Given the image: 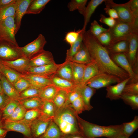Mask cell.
<instances>
[{"label": "cell", "mask_w": 138, "mask_h": 138, "mask_svg": "<svg viewBox=\"0 0 138 138\" xmlns=\"http://www.w3.org/2000/svg\"><path fill=\"white\" fill-rule=\"evenodd\" d=\"M2 63L22 74H25L30 67L29 60L21 57L12 60H2Z\"/></svg>", "instance_id": "cell-16"}, {"label": "cell", "mask_w": 138, "mask_h": 138, "mask_svg": "<svg viewBox=\"0 0 138 138\" xmlns=\"http://www.w3.org/2000/svg\"><path fill=\"white\" fill-rule=\"evenodd\" d=\"M57 76L73 82L72 71L70 61L59 64L55 74Z\"/></svg>", "instance_id": "cell-27"}, {"label": "cell", "mask_w": 138, "mask_h": 138, "mask_svg": "<svg viewBox=\"0 0 138 138\" xmlns=\"http://www.w3.org/2000/svg\"><path fill=\"white\" fill-rule=\"evenodd\" d=\"M2 60L0 58V71L2 65Z\"/></svg>", "instance_id": "cell-61"}, {"label": "cell", "mask_w": 138, "mask_h": 138, "mask_svg": "<svg viewBox=\"0 0 138 138\" xmlns=\"http://www.w3.org/2000/svg\"><path fill=\"white\" fill-rule=\"evenodd\" d=\"M50 1V0H32L27 9L26 14L39 13Z\"/></svg>", "instance_id": "cell-33"}, {"label": "cell", "mask_w": 138, "mask_h": 138, "mask_svg": "<svg viewBox=\"0 0 138 138\" xmlns=\"http://www.w3.org/2000/svg\"><path fill=\"white\" fill-rule=\"evenodd\" d=\"M0 79L3 92L11 99L19 101L20 99L19 94L16 90L13 85L1 73Z\"/></svg>", "instance_id": "cell-21"}, {"label": "cell", "mask_w": 138, "mask_h": 138, "mask_svg": "<svg viewBox=\"0 0 138 138\" xmlns=\"http://www.w3.org/2000/svg\"><path fill=\"white\" fill-rule=\"evenodd\" d=\"M78 88L85 110H91L93 107L90 104V100L96 93V89L86 85L78 86Z\"/></svg>", "instance_id": "cell-20"}, {"label": "cell", "mask_w": 138, "mask_h": 138, "mask_svg": "<svg viewBox=\"0 0 138 138\" xmlns=\"http://www.w3.org/2000/svg\"><path fill=\"white\" fill-rule=\"evenodd\" d=\"M22 57L19 47L6 41L0 40V58L12 60Z\"/></svg>", "instance_id": "cell-11"}, {"label": "cell", "mask_w": 138, "mask_h": 138, "mask_svg": "<svg viewBox=\"0 0 138 138\" xmlns=\"http://www.w3.org/2000/svg\"><path fill=\"white\" fill-rule=\"evenodd\" d=\"M77 114L68 102L57 111L53 120L63 134H80Z\"/></svg>", "instance_id": "cell-3"}, {"label": "cell", "mask_w": 138, "mask_h": 138, "mask_svg": "<svg viewBox=\"0 0 138 138\" xmlns=\"http://www.w3.org/2000/svg\"><path fill=\"white\" fill-rule=\"evenodd\" d=\"M83 30L82 28L77 31L69 32L66 34L64 40L71 46L76 41L80 34Z\"/></svg>", "instance_id": "cell-49"}, {"label": "cell", "mask_w": 138, "mask_h": 138, "mask_svg": "<svg viewBox=\"0 0 138 138\" xmlns=\"http://www.w3.org/2000/svg\"><path fill=\"white\" fill-rule=\"evenodd\" d=\"M130 9L134 16L138 17V0H130L128 2Z\"/></svg>", "instance_id": "cell-52"}, {"label": "cell", "mask_w": 138, "mask_h": 138, "mask_svg": "<svg viewBox=\"0 0 138 138\" xmlns=\"http://www.w3.org/2000/svg\"><path fill=\"white\" fill-rule=\"evenodd\" d=\"M105 0H91L88 3L83 16L84 17V22L82 29L86 31V26L89 22L91 17L97 7Z\"/></svg>", "instance_id": "cell-26"}, {"label": "cell", "mask_w": 138, "mask_h": 138, "mask_svg": "<svg viewBox=\"0 0 138 138\" xmlns=\"http://www.w3.org/2000/svg\"><path fill=\"white\" fill-rule=\"evenodd\" d=\"M62 138H84L80 134H63Z\"/></svg>", "instance_id": "cell-55"}, {"label": "cell", "mask_w": 138, "mask_h": 138, "mask_svg": "<svg viewBox=\"0 0 138 138\" xmlns=\"http://www.w3.org/2000/svg\"><path fill=\"white\" fill-rule=\"evenodd\" d=\"M67 99L69 105L77 114L85 111L78 86H76L68 91Z\"/></svg>", "instance_id": "cell-14"}, {"label": "cell", "mask_w": 138, "mask_h": 138, "mask_svg": "<svg viewBox=\"0 0 138 138\" xmlns=\"http://www.w3.org/2000/svg\"><path fill=\"white\" fill-rule=\"evenodd\" d=\"M18 101L27 110L41 108L44 102L39 96L21 99Z\"/></svg>", "instance_id": "cell-28"}, {"label": "cell", "mask_w": 138, "mask_h": 138, "mask_svg": "<svg viewBox=\"0 0 138 138\" xmlns=\"http://www.w3.org/2000/svg\"><path fill=\"white\" fill-rule=\"evenodd\" d=\"M109 53L111 58L114 62L128 74L130 78L129 81L130 83L138 82V74L133 70L125 54Z\"/></svg>", "instance_id": "cell-8"}, {"label": "cell", "mask_w": 138, "mask_h": 138, "mask_svg": "<svg viewBox=\"0 0 138 138\" xmlns=\"http://www.w3.org/2000/svg\"><path fill=\"white\" fill-rule=\"evenodd\" d=\"M129 77L114 85H109L106 87V98L110 100H117L120 99V96L126 84L130 81Z\"/></svg>", "instance_id": "cell-19"}, {"label": "cell", "mask_w": 138, "mask_h": 138, "mask_svg": "<svg viewBox=\"0 0 138 138\" xmlns=\"http://www.w3.org/2000/svg\"><path fill=\"white\" fill-rule=\"evenodd\" d=\"M103 73L94 61L86 65L82 85L85 84L89 79L98 74ZM104 73V72H103Z\"/></svg>", "instance_id": "cell-24"}, {"label": "cell", "mask_w": 138, "mask_h": 138, "mask_svg": "<svg viewBox=\"0 0 138 138\" xmlns=\"http://www.w3.org/2000/svg\"><path fill=\"white\" fill-rule=\"evenodd\" d=\"M93 61L87 49L83 42L80 49L70 61L86 65Z\"/></svg>", "instance_id": "cell-23"}, {"label": "cell", "mask_w": 138, "mask_h": 138, "mask_svg": "<svg viewBox=\"0 0 138 138\" xmlns=\"http://www.w3.org/2000/svg\"><path fill=\"white\" fill-rule=\"evenodd\" d=\"M108 29L104 28L98 22L94 20L91 23L89 29L88 31L92 35L97 37L102 33L107 31Z\"/></svg>", "instance_id": "cell-47"}, {"label": "cell", "mask_w": 138, "mask_h": 138, "mask_svg": "<svg viewBox=\"0 0 138 138\" xmlns=\"http://www.w3.org/2000/svg\"><path fill=\"white\" fill-rule=\"evenodd\" d=\"M83 42L93 60L105 73L115 76L123 80L129 77L124 70L113 61L106 48L102 45L97 38L88 31L83 33Z\"/></svg>", "instance_id": "cell-1"}, {"label": "cell", "mask_w": 138, "mask_h": 138, "mask_svg": "<svg viewBox=\"0 0 138 138\" xmlns=\"http://www.w3.org/2000/svg\"><path fill=\"white\" fill-rule=\"evenodd\" d=\"M41 108L27 110L23 119L31 124L42 114Z\"/></svg>", "instance_id": "cell-44"}, {"label": "cell", "mask_w": 138, "mask_h": 138, "mask_svg": "<svg viewBox=\"0 0 138 138\" xmlns=\"http://www.w3.org/2000/svg\"><path fill=\"white\" fill-rule=\"evenodd\" d=\"M15 30L14 16L0 21V40L8 41L18 46L15 37Z\"/></svg>", "instance_id": "cell-7"}, {"label": "cell", "mask_w": 138, "mask_h": 138, "mask_svg": "<svg viewBox=\"0 0 138 138\" xmlns=\"http://www.w3.org/2000/svg\"><path fill=\"white\" fill-rule=\"evenodd\" d=\"M3 122L2 120V115L1 111L0 110V127L2 128Z\"/></svg>", "instance_id": "cell-58"}, {"label": "cell", "mask_w": 138, "mask_h": 138, "mask_svg": "<svg viewBox=\"0 0 138 138\" xmlns=\"http://www.w3.org/2000/svg\"><path fill=\"white\" fill-rule=\"evenodd\" d=\"M129 45V41L122 40L106 48L109 53L126 54L128 50Z\"/></svg>", "instance_id": "cell-34"}, {"label": "cell", "mask_w": 138, "mask_h": 138, "mask_svg": "<svg viewBox=\"0 0 138 138\" xmlns=\"http://www.w3.org/2000/svg\"><path fill=\"white\" fill-rule=\"evenodd\" d=\"M68 91L60 89L57 92L52 101L57 111L63 107L68 102Z\"/></svg>", "instance_id": "cell-35"}, {"label": "cell", "mask_w": 138, "mask_h": 138, "mask_svg": "<svg viewBox=\"0 0 138 138\" xmlns=\"http://www.w3.org/2000/svg\"><path fill=\"white\" fill-rule=\"evenodd\" d=\"M19 104L18 100H11L6 106L1 111L3 122L10 117Z\"/></svg>", "instance_id": "cell-41"}, {"label": "cell", "mask_w": 138, "mask_h": 138, "mask_svg": "<svg viewBox=\"0 0 138 138\" xmlns=\"http://www.w3.org/2000/svg\"><path fill=\"white\" fill-rule=\"evenodd\" d=\"M59 65L55 63L40 66L30 67L25 74L52 77L55 74Z\"/></svg>", "instance_id": "cell-15"}, {"label": "cell", "mask_w": 138, "mask_h": 138, "mask_svg": "<svg viewBox=\"0 0 138 138\" xmlns=\"http://www.w3.org/2000/svg\"><path fill=\"white\" fill-rule=\"evenodd\" d=\"M0 72L12 84L21 77V74L3 64Z\"/></svg>", "instance_id": "cell-31"}, {"label": "cell", "mask_w": 138, "mask_h": 138, "mask_svg": "<svg viewBox=\"0 0 138 138\" xmlns=\"http://www.w3.org/2000/svg\"><path fill=\"white\" fill-rule=\"evenodd\" d=\"M99 20L100 22L104 24L109 27V28L113 27L115 25L116 20L110 17H107L102 14L100 15Z\"/></svg>", "instance_id": "cell-51"}, {"label": "cell", "mask_w": 138, "mask_h": 138, "mask_svg": "<svg viewBox=\"0 0 138 138\" xmlns=\"http://www.w3.org/2000/svg\"><path fill=\"white\" fill-rule=\"evenodd\" d=\"M42 88H39L33 86H30L19 94L20 99L38 96Z\"/></svg>", "instance_id": "cell-46"}, {"label": "cell", "mask_w": 138, "mask_h": 138, "mask_svg": "<svg viewBox=\"0 0 138 138\" xmlns=\"http://www.w3.org/2000/svg\"><path fill=\"white\" fill-rule=\"evenodd\" d=\"M118 138H129V137L122 133H121L118 136Z\"/></svg>", "instance_id": "cell-59"}, {"label": "cell", "mask_w": 138, "mask_h": 138, "mask_svg": "<svg viewBox=\"0 0 138 138\" xmlns=\"http://www.w3.org/2000/svg\"><path fill=\"white\" fill-rule=\"evenodd\" d=\"M116 20L115 25L108 28L112 39L110 45L120 41H129L133 33H138V29L133 24L122 21L118 19Z\"/></svg>", "instance_id": "cell-4"}, {"label": "cell", "mask_w": 138, "mask_h": 138, "mask_svg": "<svg viewBox=\"0 0 138 138\" xmlns=\"http://www.w3.org/2000/svg\"><path fill=\"white\" fill-rule=\"evenodd\" d=\"M31 124L23 119L17 121H5L2 128L8 132L12 131L21 133L24 138H32Z\"/></svg>", "instance_id": "cell-10"}, {"label": "cell", "mask_w": 138, "mask_h": 138, "mask_svg": "<svg viewBox=\"0 0 138 138\" xmlns=\"http://www.w3.org/2000/svg\"><path fill=\"white\" fill-rule=\"evenodd\" d=\"M8 132L2 128L0 127V138H4L6 136Z\"/></svg>", "instance_id": "cell-57"}, {"label": "cell", "mask_w": 138, "mask_h": 138, "mask_svg": "<svg viewBox=\"0 0 138 138\" xmlns=\"http://www.w3.org/2000/svg\"><path fill=\"white\" fill-rule=\"evenodd\" d=\"M3 93V91H2V88L1 85V81H0V93Z\"/></svg>", "instance_id": "cell-60"}, {"label": "cell", "mask_w": 138, "mask_h": 138, "mask_svg": "<svg viewBox=\"0 0 138 138\" xmlns=\"http://www.w3.org/2000/svg\"><path fill=\"white\" fill-rule=\"evenodd\" d=\"M104 10L106 14L109 15L110 17L115 20L118 19L119 17L117 13L116 10L113 8L106 6Z\"/></svg>", "instance_id": "cell-54"}, {"label": "cell", "mask_w": 138, "mask_h": 138, "mask_svg": "<svg viewBox=\"0 0 138 138\" xmlns=\"http://www.w3.org/2000/svg\"><path fill=\"white\" fill-rule=\"evenodd\" d=\"M122 93L129 95H138V82L127 83Z\"/></svg>", "instance_id": "cell-50"}, {"label": "cell", "mask_w": 138, "mask_h": 138, "mask_svg": "<svg viewBox=\"0 0 138 138\" xmlns=\"http://www.w3.org/2000/svg\"><path fill=\"white\" fill-rule=\"evenodd\" d=\"M77 117L80 133L84 138H118L122 133V124L101 126L87 121L80 117L78 114Z\"/></svg>", "instance_id": "cell-2"}, {"label": "cell", "mask_w": 138, "mask_h": 138, "mask_svg": "<svg viewBox=\"0 0 138 138\" xmlns=\"http://www.w3.org/2000/svg\"><path fill=\"white\" fill-rule=\"evenodd\" d=\"M46 43L44 36L39 34L33 41L24 47H19L22 57L31 59L44 50V47Z\"/></svg>", "instance_id": "cell-6"}, {"label": "cell", "mask_w": 138, "mask_h": 138, "mask_svg": "<svg viewBox=\"0 0 138 138\" xmlns=\"http://www.w3.org/2000/svg\"><path fill=\"white\" fill-rule=\"evenodd\" d=\"M53 119L42 114L31 124L32 138H39L45 132Z\"/></svg>", "instance_id": "cell-13"}, {"label": "cell", "mask_w": 138, "mask_h": 138, "mask_svg": "<svg viewBox=\"0 0 138 138\" xmlns=\"http://www.w3.org/2000/svg\"><path fill=\"white\" fill-rule=\"evenodd\" d=\"M16 0H0V8L15 2Z\"/></svg>", "instance_id": "cell-56"}, {"label": "cell", "mask_w": 138, "mask_h": 138, "mask_svg": "<svg viewBox=\"0 0 138 138\" xmlns=\"http://www.w3.org/2000/svg\"><path fill=\"white\" fill-rule=\"evenodd\" d=\"M16 1L0 8V21L8 17L14 16L17 6Z\"/></svg>", "instance_id": "cell-39"}, {"label": "cell", "mask_w": 138, "mask_h": 138, "mask_svg": "<svg viewBox=\"0 0 138 138\" xmlns=\"http://www.w3.org/2000/svg\"><path fill=\"white\" fill-rule=\"evenodd\" d=\"M70 62L72 68L73 82L76 86L82 85L86 65Z\"/></svg>", "instance_id": "cell-25"}, {"label": "cell", "mask_w": 138, "mask_h": 138, "mask_svg": "<svg viewBox=\"0 0 138 138\" xmlns=\"http://www.w3.org/2000/svg\"><path fill=\"white\" fill-rule=\"evenodd\" d=\"M96 38L102 45L106 48L109 47L111 45V37L108 30L102 33Z\"/></svg>", "instance_id": "cell-48"}, {"label": "cell", "mask_w": 138, "mask_h": 138, "mask_svg": "<svg viewBox=\"0 0 138 138\" xmlns=\"http://www.w3.org/2000/svg\"><path fill=\"white\" fill-rule=\"evenodd\" d=\"M13 85L16 90L19 94L28 88L32 86L28 80L22 76Z\"/></svg>", "instance_id": "cell-45"}, {"label": "cell", "mask_w": 138, "mask_h": 138, "mask_svg": "<svg viewBox=\"0 0 138 138\" xmlns=\"http://www.w3.org/2000/svg\"><path fill=\"white\" fill-rule=\"evenodd\" d=\"M87 1V0H71L68 4V8L71 12L78 10L83 15Z\"/></svg>", "instance_id": "cell-40"}, {"label": "cell", "mask_w": 138, "mask_h": 138, "mask_svg": "<svg viewBox=\"0 0 138 138\" xmlns=\"http://www.w3.org/2000/svg\"><path fill=\"white\" fill-rule=\"evenodd\" d=\"M59 89L53 84L49 85L41 89L38 96L44 101H52Z\"/></svg>", "instance_id": "cell-29"}, {"label": "cell", "mask_w": 138, "mask_h": 138, "mask_svg": "<svg viewBox=\"0 0 138 138\" xmlns=\"http://www.w3.org/2000/svg\"><path fill=\"white\" fill-rule=\"evenodd\" d=\"M55 63L52 53L44 50L29 60L30 67H35Z\"/></svg>", "instance_id": "cell-18"}, {"label": "cell", "mask_w": 138, "mask_h": 138, "mask_svg": "<svg viewBox=\"0 0 138 138\" xmlns=\"http://www.w3.org/2000/svg\"><path fill=\"white\" fill-rule=\"evenodd\" d=\"M26 111L27 110L20 103L12 115L5 121H17L22 120Z\"/></svg>", "instance_id": "cell-42"}, {"label": "cell", "mask_w": 138, "mask_h": 138, "mask_svg": "<svg viewBox=\"0 0 138 138\" xmlns=\"http://www.w3.org/2000/svg\"><path fill=\"white\" fill-rule=\"evenodd\" d=\"M51 80L52 84L60 89L68 91L76 86L73 82L58 77L55 74L52 77Z\"/></svg>", "instance_id": "cell-32"}, {"label": "cell", "mask_w": 138, "mask_h": 138, "mask_svg": "<svg viewBox=\"0 0 138 138\" xmlns=\"http://www.w3.org/2000/svg\"><path fill=\"white\" fill-rule=\"evenodd\" d=\"M122 133L129 137L138 128V116H135L131 122L122 124Z\"/></svg>", "instance_id": "cell-37"}, {"label": "cell", "mask_w": 138, "mask_h": 138, "mask_svg": "<svg viewBox=\"0 0 138 138\" xmlns=\"http://www.w3.org/2000/svg\"><path fill=\"white\" fill-rule=\"evenodd\" d=\"M105 6L115 9L118 15L119 20L133 24H138V17L134 16L130 8L128 2L118 4L112 0H105Z\"/></svg>", "instance_id": "cell-5"}, {"label": "cell", "mask_w": 138, "mask_h": 138, "mask_svg": "<svg viewBox=\"0 0 138 138\" xmlns=\"http://www.w3.org/2000/svg\"><path fill=\"white\" fill-rule=\"evenodd\" d=\"M120 99L126 104L130 106L132 109H138V95H129L122 93Z\"/></svg>", "instance_id": "cell-43"}, {"label": "cell", "mask_w": 138, "mask_h": 138, "mask_svg": "<svg viewBox=\"0 0 138 138\" xmlns=\"http://www.w3.org/2000/svg\"><path fill=\"white\" fill-rule=\"evenodd\" d=\"M85 31L83 30L80 34L76 41L67 50L65 61H70L80 48L83 43V33Z\"/></svg>", "instance_id": "cell-36"}, {"label": "cell", "mask_w": 138, "mask_h": 138, "mask_svg": "<svg viewBox=\"0 0 138 138\" xmlns=\"http://www.w3.org/2000/svg\"><path fill=\"white\" fill-rule=\"evenodd\" d=\"M63 135L53 119L44 133L39 138H62Z\"/></svg>", "instance_id": "cell-30"}, {"label": "cell", "mask_w": 138, "mask_h": 138, "mask_svg": "<svg viewBox=\"0 0 138 138\" xmlns=\"http://www.w3.org/2000/svg\"><path fill=\"white\" fill-rule=\"evenodd\" d=\"M41 108L42 114L53 119L57 111L52 101H44Z\"/></svg>", "instance_id": "cell-38"}, {"label": "cell", "mask_w": 138, "mask_h": 138, "mask_svg": "<svg viewBox=\"0 0 138 138\" xmlns=\"http://www.w3.org/2000/svg\"><path fill=\"white\" fill-rule=\"evenodd\" d=\"M11 99L4 93H0V110L1 111L6 106Z\"/></svg>", "instance_id": "cell-53"}, {"label": "cell", "mask_w": 138, "mask_h": 138, "mask_svg": "<svg viewBox=\"0 0 138 138\" xmlns=\"http://www.w3.org/2000/svg\"><path fill=\"white\" fill-rule=\"evenodd\" d=\"M21 74L22 77L28 80L32 86L35 87L42 88L47 85L52 84L51 77L27 74Z\"/></svg>", "instance_id": "cell-22"}, {"label": "cell", "mask_w": 138, "mask_h": 138, "mask_svg": "<svg viewBox=\"0 0 138 138\" xmlns=\"http://www.w3.org/2000/svg\"><path fill=\"white\" fill-rule=\"evenodd\" d=\"M138 33H134L129 40L127 52L125 54L134 71L138 74Z\"/></svg>", "instance_id": "cell-12"}, {"label": "cell", "mask_w": 138, "mask_h": 138, "mask_svg": "<svg viewBox=\"0 0 138 138\" xmlns=\"http://www.w3.org/2000/svg\"><path fill=\"white\" fill-rule=\"evenodd\" d=\"M32 0H17V6L14 15L16 25V34L19 30L21 20L24 15L26 14L27 9Z\"/></svg>", "instance_id": "cell-17"}, {"label": "cell", "mask_w": 138, "mask_h": 138, "mask_svg": "<svg viewBox=\"0 0 138 138\" xmlns=\"http://www.w3.org/2000/svg\"><path fill=\"white\" fill-rule=\"evenodd\" d=\"M122 81V80L115 76L103 72L92 78L85 85L96 89L106 87L112 84L118 83Z\"/></svg>", "instance_id": "cell-9"}]
</instances>
